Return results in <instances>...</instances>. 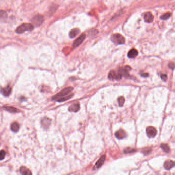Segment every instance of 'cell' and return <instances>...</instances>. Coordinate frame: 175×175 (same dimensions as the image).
Returning a JSON list of instances; mask_svg holds the SVG:
<instances>
[{"mask_svg": "<svg viewBox=\"0 0 175 175\" xmlns=\"http://www.w3.org/2000/svg\"><path fill=\"white\" fill-rule=\"evenodd\" d=\"M73 90V88L72 87H67L66 88H65L58 94L54 95L52 97V100H56L57 102H59L65 101L70 99L74 95L73 94H71L70 95L67 96L69 94H70L72 92Z\"/></svg>", "mask_w": 175, "mask_h": 175, "instance_id": "6da1fadb", "label": "cell"}, {"mask_svg": "<svg viewBox=\"0 0 175 175\" xmlns=\"http://www.w3.org/2000/svg\"><path fill=\"white\" fill-rule=\"evenodd\" d=\"M33 29V26L32 24L24 23L21 24L16 29V32L17 33H23L26 31H32Z\"/></svg>", "mask_w": 175, "mask_h": 175, "instance_id": "7a4b0ae2", "label": "cell"}, {"mask_svg": "<svg viewBox=\"0 0 175 175\" xmlns=\"http://www.w3.org/2000/svg\"><path fill=\"white\" fill-rule=\"evenodd\" d=\"M111 41L116 45H121L125 43V40L124 38L120 34H115L112 35Z\"/></svg>", "mask_w": 175, "mask_h": 175, "instance_id": "3957f363", "label": "cell"}, {"mask_svg": "<svg viewBox=\"0 0 175 175\" xmlns=\"http://www.w3.org/2000/svg\"><path fill=\"white\" fill-rule=\"evenodd\" d=\"M146 132L148 137H149V138H153L155 137L157 133L156 129L155 127L152 126L147 127L146 129Z\"/></svg>", "mask_w": 175, "mask_h": 175, "instance_id": "277c9868", "label": "cell"}, {"mask_svg": "<svg viewBox=\"0 0 175 175\" xmlns=\"http://www.w3.org/2000/svg\"><path fill=\"white\" fill-rule=\"evenodd\" d=\"M32 21L35 26H40L43 23L44 21V17L43 16L38 15L34 16L32 19Z\"/></svg>", "mask_w": 175, "mask_h": 175, "instance_id": "5b68a950", "label": "cell"}, {"mask_svg": "<svg viewBox=\"0 0 175 175\" xmlns=\"http://www.w3.org/2000/svg\"><path fill=\"white\" fill-rule=\"evenodd\" d=\"M122 76L119 73H117L114 70H111L108 74V79L111 80H117L119 81L121 79Z\"/></svg>", "mask_w": 175, "mask_h": 175, "instance_id": "8992f818", "label": "cell"}, {"mask_svg": "<svg viewBox=\"0 0 175 175\" xmlns=\"http://www.w3.org/2000/svg\"><path fill=\"white\" fill-rule=\"evenodd\" d=\"M131 70V67L126 66L124 67L120 68L118 70V73L122 76L124 77H129V75L128 74V71Z\"/></svg>", "mask_w": 175, "mask_h": 175, "instance_id": "52a82bcc", "label": "cell"}, {"mask_svg": "<svg viewBox=\"0 0 175 175\" xmlns=\"http://www.w3.org/2000/svg\"><path fill=\"white\" fill-rule=\"evenodd\" d=\"M85 37H86V35H85V34H82L81 35H80L78 39H77L74 41V42L73 44V48H77L78 47V46H79L80 45L83 43V41L85 40Z\"/></svg>", "mask_w": 175, "mask_h": 175, "instance_id": "ba28073f", "label": "cell"}, {"mask_svg": "<svg viewBox=\"0 0 175 175\" xmlns=\"http://www.w3.org/2000/svg\"><path fill=\"white\" fill-rule=\"evenodd\" d=\"M11 87L10 86H7L5 87L1 88L0 92L1 93L5 96H8L11 94Z\"/></svg>", "mask_w": 175, "mask_h": 175, "instance_id": "9c48e42d", "label": "cell"}, {"mask_svg": "<svg viewBox=\"0 0 175 175\" xmlns=\"http://www.w3.org/2000/svg\"><path fill=\"white\" fill-rule=\"evenodd\" d=\"M115 136L118 139H122L126 137V134L124 130L120 129L115 133Z\"/></svg>", "mask_w": 175, "mask_h": 175, "instance_id": "30bf717a", "label": "cell"}, {"mask_svg": "<svg viewBox=\"0 0 175 175\" xmlns=\"http://www.w3.org/2000/svg\"><path fill=\"white\" fill-rule=\"evenodd\" d=\"M174 162L170 160L166 161L164 163V167L167 170H170V169L174 167Z\"/></svg>", "mask_w": 175, "mask_h": 175, "instance_id": "8fae6325", "label": "cell"}, {"mask_svg": "<svg viewBox=\"0 0 175 175\" xmlns=\"http://www.w3.org/2000/svg\"><path fill=\"white\" fill-rule=\"evenodd\" d=\"M144 19L146 23H152L154 20V16L150 13H147L144 15Z\"/></svg>", "mask_w": 175, "mask_h": 175, "instance_id": "7c38bea8", "label": "cell"}, {"mask_svg": "<svg viewBox=\"0 0 175 175\" xmlns=\"http://www.w3.org/2000/svg\"><path fill=\"white\" fill-rule=\"evenodd\" d=\"M105 160V155H103L102 157H101L100 158V159L98 160V161L95 163V168H100L103 165V164H104Z\"/></svg>", "mask_w": 175, "mask_h": 175, "instance_id": "4fadbf2b", "label": "cell"}, {"mask_svg": "<svg viewBox=\"0 0 175 175\" xmlns=\"http://www.w3.org/2000/svg\"><path fill=\"white\" fill-rule=\"evenodd\" d=\"M138 51L135 49H132L128 52L127 56L129 58L132 59L138 56Z\"/></svg>", "mask_w": 175, "mask_h": 175, "instance_id": "5bb4252c", "label": "cell"}, {"mask_svg": "<svg viewBox=\"0 0 175 175\" xmlns=\"http://www.w3.org/2000/svg\"><path fill=\"white\" fill-rule=\"evenodd\" d=\"M80 110V104L78 103H76L71 105L68 108V111L71 112H76L79 111Z\"/></svg>", "mask_w": 175, "mask_h": 175, "instance_id": "9a60e30c", "label": "cell"}, {"mask_svg": "<svg viewBox=\"0 0 175 175\" xmlns=\"http://www.w3.org/2000/svg\"><path fill=\"white\" fill-rule=\"evenodd\" d=\"M80 32V31L78 28L73 29L70 32H69V36L71 38H74L76 37L79 33Z\"/></svg>", "mask_w": 175, "mask_h": 175, "instance_id": "2e32d148", "label": "cell"}, {"mask_svg": "<svg viewBox=\"0 0 175 175\" xmlns=\"http://www.w3.org/2000/svg\"><path fill=\"white\" fill-rule=\"evenodd\" d=\"M20 173L22 174V175H32V173L26 167H21L20 169Z\"/></svg>", "mask_w": 175, "mask_h": 175, "instance_id": "e0dca14e", "label": "cell"}, {"mask_svg": "<svg viewBox=\"0 0 175 175\" xmlns=\"http://www.w3.org/2000/svg\"><path fill=\"white\" fill-rule=\"evenodd\" d=\"M7 19V13L4 10H0V21L5 22Z\"/></svg>", "mask_w": 175, "mask_h": 175, "instance_id": "ac0fdd59", "label": "cell"}, {"mask_svg": "<svg viewBox=\"0 0 175 175\" xmlns=\"http://www.w3.org/2000/svg\"><path fill=\"white\" fill-rule=\"evenodd\" d=\"M41 123L43 127H44L45 128H47L50 124V120L49 119L45 118L42 120Z\"/></svg>", "mask_w": 175, "mask_h": 175, "instance_id": "d6986e66", "label": "cell"}, {"mask_svg": "<svg viewBox=\"0 0 175 175\" xmlns=\"http://www.w3.org/2000/svg\"><path fill=\"white\" fill-rule=\"evenodd\" d=\"M20 128V125L18 123L14 122L11 125V129L15 132H17Z\"/></svg>", "mask_w": 175, "mask_h": 175, "instance_id": "ffe728a7", "label": "cell"}, {"mask_svg": "<svg viewBox=\"0 0 175 175\" xmlns=\"http://www.w3.org/2000/svg\"><path fill=\"white\" fill-rule=\"evenodd\" d=\"M160 147L165 153H169L170 151V148L166 144H162L160 146Z\"/></svg>", "mask_w": 175, "mask_h": 175, "instance_id": "44dd1931", "label": "cell"}, {"mask_svg": "<svg viewBox=\"0 0 175 175\" xmlns=\"http://www.w3.org/2000/svg\"><path fill=\"white\" fill-rule=\"evenodd\" d=\"M4 109L7 111H9V112H17L18 111V109H16V108L15 107H4Z\"/></svg>", "mask_w": 175, "mask_h": 175, "instance_id": "7402d4cb", "label": "cell"}, {"mask_svg": "<svg viewBox=\"0 0 175 175\" xmlns=\"http://www.w3.org/2000/svg\"><path fill=\"white\" fill-rule=\"evenodd\" d=\"M118 101L119 106L121 107L123 105V104L125 103V98L123 96H120L118 99Z\"/></svg>", "mask_w": 175, "mask_h": 175, "instance_id": "603a6c76", "label": "cell"}, {"mask_svg": "<svg viewBox=\"0 0 175 175\" xmlns=\"http://www.w3.org/2000/svg\"><path fill=\"white\" fill-rule=\"evenodd\" d=\"M136 152V150L133 149V148H130V147H127L126 148L124 149V153H125V154H129V153H134Z\"/></svg>", "mask_w": 175, "mask_h": 175, "instance_id": "cb8c5ba5", "label": "cell"}, {"mask_svg": "<svg viewBox=\"0 0 175 175\" xmlns=\"http://www.w3.org/2000/svg\"><path fill=\"white\" fill-rule=\"evenodd\" d=\"M171 15L170 13H166V14H165L164 15H163V16H161L160 18H161L162 20H166L168 19L170 17Z\"/></svg>", "mask_w": 175, "mask_h": 175, "instance_id": "d4e9b609", "label": "cell"}, {"mask_svg": "<svg viewBox=\"0 0 175 175\" xmlns=\"http://www.w3.org/2000/svg\"><path fill=\"white\" fill-rule=\"evenodd\" d=\"M6 156V152L5 151L2 150L0 151V160H2L5 158Z\"/></svg>", "mask_w": 175, "mask_h": 175, "instance_id": "484cf974", "label": "cell"}, {"mask_svg": "<svg viewBox=\"0 0 175 175\" xmlns=\"http://www.w3.org/2000/svg\"><path fill=\"white\" fill-rule=\"evenodd\" d=\"M160 77H161V79L163 81H164V82H165L167 79V76L166 74H161V76H160Z\"/></svg>", "mask_w": 175, "mask_h": 175, "instance_id": "4316f807", "label": "cell"}, {"mask_svg": "<svg viewBox=\"0 0 175 175\" xmlns=\"http://www.w3.org/2000/svg\"><path fill=\"white\" fill-rule=\"evenodd\" d=\"M169 67L170 69H172V70H174V67H175V65H174V63H173V62H171L169 64Z\"/></svg>", "mask_w": 175, "mask_h": 175, "instance_id": "83f0119b", "label": "cell"}, {"mask_svg": "<svg viewBox=\"0 0 175 175\" xmlns=\"http://www.w3.org/2000/svg\"><path fill=\"white\" fill-rule=\"evenodd\" d=\"M141 74V76L143 77H144V78H146V77H148L149 76V74H147V73H143L142 74Z\"/></svg>", "mask_w": 175, "mask_h": 175, "instance_id": "f1b7e54d", "label": "cell"}]
</instances>
